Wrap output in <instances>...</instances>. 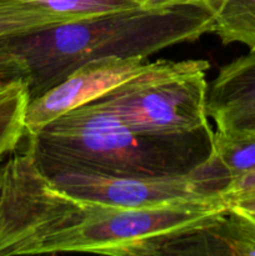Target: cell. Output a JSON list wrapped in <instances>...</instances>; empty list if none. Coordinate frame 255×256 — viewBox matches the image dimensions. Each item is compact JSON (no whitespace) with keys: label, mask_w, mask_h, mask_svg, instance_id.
<instances>
[{"label":"cell","mask_w":255,"mask_h":256,"mask_svg":"<svg viewBox=\"0 0 255 256\" xmlns=\"http://www.w3.org/2000/svg\"><path fill=\"white\" fill-rule=\"evenodd\" d=\"M229 206L224 199L142 209L89 202L58 189L32 156H24L2 186L0 234L9 255L162 256L169 240L212 222Z\"/></svg>","instance_id":"cell-1"},{"label":"cell","mask_w":255,"mask_h":256,"mask_svg":"<svg viewBox=\"0 0 255 256\" xmlns=\"http://www.w3.org/2000/svg\"><path fill=\"white\" fill-rule=\"evenodd\" d=\"M212 32V16L200 2L134 8L64 22L6 39L26 62L30 99L59 84L92 60L144 58L195 42Z\"/></svg>","instance_id":"cell-2"},{"label":"cell","mask_w":255,"mask_h":256,"mask_svg":"<svg viewBox=\"0 0 255 256\" xmlns=\"http://www.w3.org/2000/svg\"><path fill=\"white\" fill-rule=\"evenodd\" d=\"M214 132L160 138L134 132L96 102L65 112L28 138L42 172L72 169L110 176L184 174L212 150Z\"/></svg>","instance_id":"cell-3"},{"label":"cell","mask_w":255,"mask_h":256,"mask_svg":"<svg viewBox=\"0 0 255 256\" xmlns=\"http://www.w3.org/2000/svg\"><path fill=\"white\" fill-rule=\"evenodd\" d=\"M206 60H158L95 99L134 132L186 138L212 132L208 114Z\"/></svg>","instance_id":"cell-4"},{"label":"cell","mask_w":255,"mask_h":256,"mask_svg":"<svg viewBox=\"0 0 255 256\" xmlns=\"http://www.w3.org/2000/svg\"><path fill=\"white\" fill-rule=\"evenodd\" d=\"M42 174L54 186L72 196L112 206L142 209L210 199L229 202L230 178L214 150L202 164L184 174L110 176L72 169H54Z\"/></svg>","instance_id":"cell-5"},{"label":"cell","mask_w":255,"mask_h":256,"mask_svg":"<svg viewBox=\"0 0 255 256\" xmlns=\"http://www.w3.org/2000/svg\"><path fill=\"white\" fill-rule=\"evenodd\" d=\"M149 65L144 58H102L75 69L46 92L30 99L25 136L30 138L64 115L110 92Z\"/></svg>","instance_id":"cell-6"},{"label":"cell","mask_w":255,"mask_h":256,"mask_svg":"<svg viewBox=\"0 0 255 256\" xmlns=\"http://www.w3.org/2000/svg\"><path fill=\"white\" fill-rule=\"evenodd\" d=\"M162 255L254 256L255 222L229 206L212 222L169 240Z\"/></svg>","instance_id":"cell-7"},{"label":"cell","mask_w":255,"mask_h":256,"mask_svg":"<svg viewBox=\"0 0 255 256\" xmlns=\"http://www.w3.org/2000/svg\"><path fill=\"white\" fill-rule=\"evenodd\" d=\"M208 114L222 132L255 114V52L219 70L208 88Z\"/></svg>","instance_id":"cell-8"},{"label":"cell","mask_w":255,"mask_h":256,"mask_svg":"<svg viewBox=\"0 0 255 256\" xmlns=\"http://www.w3.org/2000/svg\"><path fill=\"white\" fill-rule=\"evenodd\" d=\"M212 150L229 174L230 204L236 198L255 192V132L216 130Z\"/></svg>","instance_id":"cell-9"},{"label":"cell","mask_w":255,"mask_h":256,"mask_svg":"<svg viewBox=\"0 0 255 256\" xmlns=\"http://www.w3.org/2000/svg\"><path fill=\"white\" fill-rule=\"evenodd\" d=\"M212 16V34L222 44L239 42L255 52V0H199Z\"/></svg>","instance_id":"cell-10"},{"label":"cell","mask_w":255,"mask_h":256,"mask_svg":"<svg viewBox=\"0 0 255 256\" xmlns=\"http://www.w3.org/2000/svg\"><path fill=\"white\" fill-rule=\"evenodd\" d=\"M30 102L28 79L0 85V162L16 150L25 136V118Z\"/></svg>","instance_id":"cell-11"},{"label":"cell","mask_w":255,"mask_h":256,"mask_svg":"<svg viewBox=\"0 0 255 256\" xmlns=\"http://www.w3.org/2000/svg\"><path fill=\"white\" fill-rule=\"evenodd\" d=\"M75 20H80V18L16 0H0V40L22 36Z\"/></svg>","instance_id":"cell-12"},{"label":"cell","mask_w":255,"mask_h":256,"mask_svg":"<svg viewBox=\"0 0 255 256\" xmlns=\"http://www.w3.org/2000/svg\"><path fill=\"white\" fill-rule=\"evenodd\" d=\"M16 2L39 5L60 14L72 15L80 19L140 6L132 0H16Z\"/></svg>","instance_id":"cell-13"},{"label":"cell","mask_w":255,"mask_h":256,"mask_svg":"<svg viewBox=\"0 0 255 256\" xmlns=\"http://www.w3.org/2000/svg\"><path fill=\"white\" fill-rule=\"evenodd\" d=\"M28 78L29 69L25 60L5 40H0V85Z\"/></svg>","instance_id":"cell-14"},{"label":"cell","mask_w":255,"mask_h":256,"mask_svg":"<svg viewBox=\"0 0 255 256\" xmlns=\"http://www.w3.org/2000/svg\"><path fill=\"white\" fill-rule=\"evenodd\" d=\"M230 206L235 208L255 222V192H248V194L236 198L235 200H232Z\"/></svg>","instance_id":"cell-15"},{"label":"cell","mask_w":255,"mask_h":256,"mask_svg":"<svg viewBox=\"0 0 255 256\" xmlns=\"http://www.w3.org/2000/svg\"><path fill=\"white\" fill-rule=\"evenodd\" d=\"M222 132V130H220ZM222 132H255V114L250 115V116L244 118V119L239 120L228 130H222Z\"/></svg>","instance_id":"cell-16"}]
</instances>
